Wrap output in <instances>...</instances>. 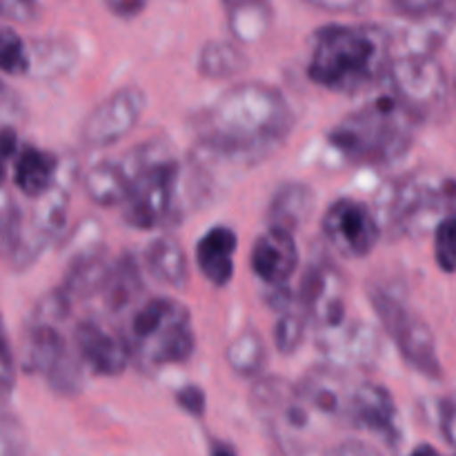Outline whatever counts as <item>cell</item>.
<instances>
[{
	"mask_svg": "<svg viewBox=\"0 0 456 456\" xmlns=\"http://www.w3.org/2000/svg\"><path fill=\"white\" fill-rule=\"evenodd\" d=\"M294 127L283 92L265 83L234 85L194 118L190 165L212 185L216 172H236L270 156Z\"/></svg>",
	"mask_w": 456,
	"mask_h": 456,
	"instance_id": "cell-1",
	"label": "cell"
},
{
	"mask_svg": "<svg viewBox=\"0 0 456 456\" xmlns=\"http://www.w3.org/2000/svg\"><path fill=\"white\" fill-rule=\"evenodd\" d=\"M392 36L374 25H325L316 29L307 76L337 94H359L387 76Z\"/></svg>",
	"mask_w": 456,
	"mask_h": 456,
	"instance_id": "cell-2",
	"label": "cell"
},
{
	"mask_svg": "<svg viewBox=\"0 0 456 456\" xmlns=\"http://www.w3.org/2000/svg\"><path fill=\"white\" fill-rule=\"evenodd\" d=\"M419 125L395 94H379L330 129L328 145L347 163L392 165L408 154Z\"/></svg>",
	"mask_w": 456,
	"mask_h": 456,
	"instance_id": "cell-3",
	"label": "cell"
},
{
	"mask_svg": "<svg viewBox=\"0 0 456 456\" xmlns=\"http://www.w3.org/2000/svg\"><path fill=\"white\" fill-rule=\"evenodd\" d=\"M252 408L285 456H332L323 444L328 423L301 399L297 386L279 377H263L252 387Z\"/></svg>",
	"mask_w": 456,
	"mask_h": 456,
	"instance_id": "cell-4",
	"label": "cell"
},
{
	"mask_svg": "<svg viewBox=\"0 0 456 456\" xmlns=\"http://www.w3.org/2000/svg\"><path fill=\"white\" fill-rule=\"evenodd\" d=\"M71 181H74V165L62 160L61 176L52 190L38 199H31L27 209L18 205L13 208L7 234L0 245V256H4L13 270H27L34 265L47 245L62 234L69 214Z\"/></svg>",
	"mask_w": 456,
	"mask_h": 456,
	"instance_id": "cell-5",
	"label": "cell"
},
{
	"mask_svg": "<svg viewBox=\"0 0 456 456\" xmlns=\"http://www.w3.org/2000/svg\"><path fill=\"white\" fill-rule=\"evenodd\" d=\"M454 200L456 181L452 178L412 174L386 190L379 225L396 236H421L435 230Z\"/></svg>",
	"mask_w": 456,
	"mask_h": 456,
	"instance_id": "cell-6",
	"label": "cell"
},
{
	"mask_svg": "<svg viewBox=\"0 0 456 456\" xmlns=\"http://www.w3.org/2000/svg\"><path fill=\"white\" fill-rule=\"evenodd\" d=\"M58 325L61 321L31 312L22 334V368L43 377L56 395L76 396L85 387V365Z\"/></svg>",
	"mask_w": 456,
	"mask_h": 456,
	"instance_id": "cell-7",
	"label": "cell"
},
{
	"mask_svg": "<svg viewBox=\"0 0 456 456\" xmlns=\"http://www.w3.org/2000/svg\"><path fill=\"white\" fill-rule=\"evenodd\" d=\"M178 185H181V165L172 150L165 147L150 160L132 181L123 218L134 230L150 232L163 223H169L178 212Z\"/></svg>",
	"mask_w": 456,
	"mask_h": 456,
	"instance_id": "cell-8",
	"label": "cell"
},
{
	"mask_svg": "<svg viewBox=\"0 0 456 456\" xmlns=\"http://www.w3.org/2000/svg\"><path fill=\"white\" fill-rule=\"evenodd\" d=\"M370 303L405 363L423 377L439 381L444 377V368L436 354L435 334L426 321L410 312L401 298L392 297L381 288L370 289Z\"/></svg>",
	"mask_w": 456,
	"mask_h": 456,
	"instance_id": "cell-9",
	"label": "cell"
},
{
	"mask_svg": "<svg viewBox=\"0 0 456 456\" xmlns=\"http://www.w3.org/2000/svg\"><path fill=\"white\" fill-rule=\"evenodd\" d=\"M386 78L390 83V92L417 116L419 123L436 118L448 107V76L435 56H395Z\"/></svg>",
	"mask_w": 456,
	"mask_h": 456,
	"instance_id": "cell-10",
	"label": "cell"
},
{
	"mask_svg": "<svg viewBox=\"0 0 456 456\" xmlns=\"http://www.w3.org/2000/svg\"><path fill=\"white\" fill-rule=\"evenodd\" d=\"M325 240L343 258H365L374 252L383 230L372 209L361 200L343 196L337 199L321 218Z\"/></svg>",
	"mask_w": 456,
	"mask_h": 456,
	"instance_id": "cell-11",
	"label": "cell"
},
{
	"mask_svg": "<svg viewBox=\"0 0 456 456\" xmlns=\"http://www.w3.org/2000/svg\"><path fill=\"white\" fill-rule=\"evenodd\" d=\"M346 276L330 258H314L303 272L297 289V303L305 312L314 330L330 328L347 319Z\"/></svg>",
	"mask_w": 456,
	"mask_h": 456,
	"instance_id": "cell-12",
	"label": "cell"
},
{
	"mask_svg": "<svg viewBox=\"0 0 456 456\" xmlns=\"http://www.w3.org/2000/svg\"><path fill=\"white\" fill-rule=\"evenodd\" d=\"M147 107V96L138 87H123L98 102L83 120L80 138L87 147L102 150L134 132Z\"/></svg>",
	"mask_w": 456,
	"mask_h": 456,
	"instance_id": "cell-13",
	"label": "cell"
},
{
	"mask_svg": "<svg viewBox=\"0 0 456 456\" xmlns=\"http://www.w3.org/2000/svg\"><path fill=\"white\" fill-rule=\"evenodd\" d=\"M356 383L359 379L352 377V370L325 363L307 370L305 377L294 386L312 412L328 426L352 428L350 410Z\"/></svg>",
	"mask_w": 456,
	"mask_h": 456,
	"instance_id": "cell-14",
	"label": "cell"
},
{
	"mask_svg": "<svg viewBox=\"0 0 456 456\" xmlns=\"http://www.w3.org/2000/svg\"><path fill=\"white\" fill-rule=\"evenodd\" d=\"M316 347L325 361L346 370H368L381 356V338L372 325L363 321H341L316 330Z\"/></svg>",
	"mask_w": 456,
	"mask_h": 456,
	"instance_id": "cell-15",
	"label": "cell"
},
{
	"mask_svg": "<svg viewBox=\"0 0 456 456\" xmlns=\"http://www.w3.org/2000/svg\"><path fill=\"white\" fill-rule=\"evenodd\" d=\"M74 347L85 368L102 377H118L132 363L127 334L101 319H83L76 323Z\"/></svg>",
	"mask_w": 456,
	"mask_h": 456,
	"instance_id": "cell-16",
	"label": "cell"
},
{
	"mask_svg": "<svg viewBox=\"0 0 456 456\" xmlns=\"http://www.w3.org/2000/svg\"><path fill=\"white\" fill-rule=\"evenodd\" d=\"M191 323V314L183 303L167 297L147 298L138 305L129 325L127 341L132 347V361L141 359L151 346L172 334L174 330Z\"/></svg>",
	"mask_w": 456,
	"mask_h": 456,
	"instance_id": "cell-17",
	"label": "cell"
},
{
	"mask_svg": "<svg viewBox=\"0 0 456 456\" xmlns=\"http://www.w3.org/2000/svg\"><path fill=\"white\" fill-rule=\"evenodd\" d=\"M249 267L254 276L267 288L289 285L292 276L298 270V245L292 232L267 227L252 245L249 252Z\"/></svg>",
	"mask_w": 456,
	"mask_h": 456,
	"instance_id": "cell-18",
	"label": "cell"
},
{
	"mask_svg": "<svg viewBox=\"0 0 456 456\" xmlns=\"http://www.w3.org/2000/svg\"><path fill=\"white\" fill-rule=\"evenodd\" d=\"M350 426L354 430H368L372 435H379L387 444H396L399 426H396V403L390 390L379 383L359 379L354 395H352Z\"/></svg>",
	"mask_w": 456,
	"mask_h": 456,
	"instance_id": "cell-19",
	"label": "cell"
},
{
	"mask_svg": "<svg viewBox=\"0 0 456 456\" xmlns=\"http://www.w3.org/2000/svg\"><path fill=\"white\" fill-rule=\"evenodd\" d=\"M236 245V232L227 225L212 227L196 243V265L200 274L216 288H225L234 276Z\"/></svg>",
	"mask_w": 456,
	"mask_h": 456,
	"instance_id": "cell-20",
	"label": "cell"
},
{
	"mask_svg": "<svg viewBox=\"0 0 456 456\" xmlns=\"http://www.w3.org/2000/svg\"><path fill=\"white\" fill-rule=\"evenodd\" d=\"M13 185L27 199H38L52 190L62 169V160L52 151H45L34 145H22L12 160Z\"/></svg>",
	"mask_w": 456,
	"mask_h": 456,
	"instance_id": "cell-21",
	"label": "cell"
},
{
	"mask_svg": "<svg viewBox=\"0 0 456 456\" xmlns=\"http://www.w3.org/2000/svg\"><path fill=\"white\" fill-rule=\"evenodd\" d=\"M314 208V190H312L310 185H305V183L289 181L283 183L270 199L265 221L270 227H279V230L297 234V230H301V227L310 221Z\"/></svg>",
	"mask_w": 456,
	"mask_h": 456,
	"instance_id": "cell-22",
	"label": "cell"
},
{
	"mask_svg": "<svg viewBox=\"0 0 456 456\" xmlns=\"http://www.w3.org/2000/svg\"><path fill=\"white\" fill-rule=\"evenodd\" d=\"M83 187L92 203L101 208H120L132 190V178L120 160H102L83 174Z\"/></svg>",
	"mask_w": 456,
	"mask_h": 456,
	"instance_id": "cell-23",
	"label": "cell"
},
{
	"mask_svg": "<svg viewBox=\"0 0 456 456\" xmlns=\"http://www.w3.org/2000/svg\"><path fill=\"white\" fill-rule=\"evenodd\" d=\"M145 267L156 281L169 288H185L190 279V263L185 249L172 236H159L145 249Z\"/></svg>",
	"mask_w": 456,
	"mask_h": 456,
	"instance_id": "cell-24",
	"label": "cell"
},
{
	"mask_svg": "<svg viewBox=\"0 0 456 456\" xmlns=\"http://www.w3.org/2000/svg\"><path fill=\"white\" fill-rule=\"evenodd\" d=\"M225 7L232 38L240 45H254L263 40L274 20L270 0H232Z\"/></svg>",
	"mask_w": 456,
	"mask_h": 456,
	"instance_id": "cell-25",
	"label": "cell"
},
{
	"mask_svg": "<svg viewBox=\"0 0 456 456\" xmlns=\"http://www.w3.org/2000/svg\"><path fill=\"white\" fill-rule=\"evenodd\" d=\"M142 292L141 270H138V261L132 254H125L116 263H111L110 279H107L105 288H102V297H105L107 307L111 312L127 310L132 303L138 301Z\"/></svg>",
	"mask_w": 456,
	"mask_h": 456,
	"instance_id": "cell-26",
	"label": "cell"
},
{
	"mask_svg": "<svg viewBox=\"0 0 456 456\" xmlns=\"http://www.w3.org/2000/svg\"><path fill=\"white\" fill-rule=\"evenodd\" d=\"M225 361L239 377L258 379L267 365L265 341L256 330H245L225 347Z\"/></svg>",
	"mask_w": 456,
	"mask_h": 456,
	"instance_id": "cell-27",
	"label": "cell"
},
{
	"mask_svg": "<svg viewBox=\"0 0 456 456\" xmlns=\"http://www.w3.org/2000/svg\"><path fill=\"white\" fill-rule=\"evenodd\" d=\"M76 62V49L65 40H36L29 45V74L36 78H56Z\"/></svg>",
	"mask_w": 456,
	"mask_h": 456,
	"instance_id": "cell-28",
	"label": "cell"
},
{
	"mask_svg": "<svg viewBox=\"0 0 456 456\" xmlns=\"http://www.w3.org/2000/svg\"><path fill=\"white\" fill-rule=\"evenodd\" d=\"M248 67V58L239 45L227 40H212L199 53V74L212 80H225L240 74Z\"/></svg>",
	"mask_w": 456,
	"mask_h": 456,
	"instance_id": "cell-29",
	"label": "cell"
},
{
	"mask_svg": "<svg viewBox=\"0 0 456 456\" xmlns=\"http://www.w3.org/2000/svg\"><path fill=\"white\" fill-rule=\"evenodd\" d=\"M276 325H274V343L276 350L281 354H294L298 347L305 341L307 328H310V319H307L305 312L301 310L297 301L292 303L285 310L276 312Z\"/></svg>",
	"mask_w": 456,
	"mask_h": 456,
	"instance_id": "cell-30",
	"label": "cell"
},
{
	"mask_svg": "<svg viewBox=\"0 0 456 456\" xmlns=\"http://www.w3.org/2000/svg\"><path fill=\"white\" fill-rule=\"evenodd\" d=\"M0 71L7 76L29 74V45L4 25H0Z\"/></svg>",
	"mask_w": 456,
	"mask_h": 456,
	"instance_id": "cell-31",
	"label": "cell"
},
{
	"mask_svg": "<svg viewBox=\"0 0 456 456\" xmlns=\"http://www.w3.org/2000/svg\"><path fill=\"white\" fill-rule=\"evenodd\" d=\"M435 258L444 272H456V200L435 225Z\"/></svg>",
	"mask_w": 456,
	"mask_h": 456,
	"instance_id": "cell-32",
	"label": "cell"
},
{
	"mask_svg": "<svg viewBox=\"0 0 456 456\" xmlns=\"http://www.w3.org/2000/svg\"><path fill=\"white\" fill-rule=\"evenodd\" d=\"M13 386H16V356H13L12 341H9L7 328L0 314V403L12 396Z\"/></svg>",
	"mask_w": 456,
	"mask_h": 456,
	"instance_id": "cell-33",
	"label": "cell"
},
{
	"mask_svg": "<svg viewBox=\"0 0 456 456\" xmlns=\"http://www.w3.org/2000/svg\"><path fill=\"white\" fill-rule=\"evenodd\" d=\"M27 448L25 430L13 414L0 405V456H22Z\"/></svg>",
	"mask_w": 456,
	"mask_h": 456,
	"instance_id": "cell-34",
	"label": "cell"
},
{
	"mask_svg": "<svg viewBox=\"0 0 456 456\" xmlns=\"http://www.w3.org/2000/svg\"><path fill=\"white\" fill-rule=\"evenodd\" d=\"M392 12L403 18H423L439 12H454L456 0H390Z\"/></svg>",
	"mask_w": 456,
	"mask_h": 456,
	"instance_id": "cell-35",
	"label": "cell"
},
{
	"mask_svg": "<svg viewBox=\"0 0 456 456\" xmlns=\"http://www.w3.org/2000/svg\"><path fill=\"white\" fill-rule=\"evenodd\" d=\"M20 145H18V132L13 125H3L0 127V191H3L4 178H7V167L18 154Z\"/></svg>",
	"mask_w": 456,
	"mask_h": 456,
	"instance_id": "cell-36",
	"label": "cell"
},
{
	"mask_svg": "<svg viewBox=\"0 0 456 456\" xmlns=\"http://www.w3.org/2000/svg\"><path fill=\"white\" fill-rule=\"evenodd\" d=\"M176 403L183 412L200 419L205 417V410H208V396L199 386H185L176 392Z\"/></svg>",
	"mask_w": 456,
	"mask_h": 456,
	"instance_id": "cell-37",
	"label": "cell"
},
{
	"mask_svg": "<svg viewBox=\"0 0 456 456\" xmlns=\"http://www.w3.org/2000/svg\"><path fill=\"white\" fill-rule=\"evenodd\" d=\"M0 16L13 22H29L36 16V0H0Z\"/></svg>",
	"mask_w": 456,
	"mask_h": 456,
	"instance_id": "cell-38",
	"label": "cell"
},
{
	"mask_svg": "<svg viewBox=\"0 0 456 456\" xmlns=\"http://www.w3.org/2000/svg\"><path fill=\"white\" fill-rule=\"evenodd\" d=\"M332 456H383L381 450L361 439H343L334 444Z\"/></svg>",
	"mask_w": 456,
	"mask_h": 456,
	"instance_id": "cell-39",
	"label": "cell"
},
{
	"mask_svg": "<svg viewBox=\"0 0 456 456\" xmlns=\"http://www.w3.org/2000/svg\"><path fill=\"white\" fill-rule=\"evenodd\" d=\"M441 432L445 441L456 448V392L441 403Z\"/></svg>",
	"mask_w": 456,
	"mask_h": 456,
	"instance_id": "cell-40",
	"label": "cell"
},
{
	"mask_svg": "<svg viewBox=\"0 0 456 456\" xmlns=\"http://www.w3.org/2000/svg\"><path fill=\"white\" fill-rule=\"evenodd\" d=\"M310 7L321 9V12H330V13H352L363 9L365 0H303Z\"/></svg>",
	"mask_w": 456,
	"mask_h": 456,
	"instance_id": "cell-41",
	"label": "cell"
},
{
	"mask_svg": "<svg viewBox=\"0 0 456 456\" xmlns=\"http://www.w3.org/2000/svg\"><path fill=\"white\" fill-rule=\"evenodd\" d=\"M18 110H20V105H18L16 94L0 80V127L12 125V118L18 114Z\"/></svg>",
	"mask_w": 456,
	"mask_h": 456,
	"instance_id": "cell-42",
	"label": "cell"
},
{
	"mask_svg": "<svg viewBox=\"0 0 456 456\" xmlns=\"http://www.w3.org/2000/svg\"><path fill=\"white\" fill-rule=\"evenodd\" d=\"M102 3L107 4V9H110L114 16L118 18H136L138 13L145 9L147 0H102Z\"/></svg>",
	"mask_w": 456,
	"mask_h": 456,
	"instance_id": "cell-43",
	"label": "cell"
},
{
	"mask_svg": "<svg viewBox=\"0 0 456 456\" xmlns=\"http://www.w3.org/2000/svg\"><path fill=\"white\" fill-rule=\"evenodd\" d=\"M209 456H239L236 450L232 448L230 444H223V441H214L212 450H209Z\"/></svg>",
	"mask_w": 456,
	"mask_h": 456,
	"instance_id": "cell-44",
	"label": "cell"
},
{
	"mask_svg": "<svg viewBox=\"0 0 456 456\" xmlns=\"http://www.w3.org/2000/svg\"><path fill=\"white\" fill-rule=\"evenodd\" d=\"M408 456H441V454L436 452V450L432 448V445L423 444V445H417V448H414L412 452H410Z\"/></svg>",
	"mask_w": 456,
	"mask_h": 456,
	"instance_id": "cell-45",
	"label": "cell"
},
{
	"mask_svg": "<svg viewBox=\"0 0 456 456\" xmlns=\"http://www.w3.org/2000/svg\"><path fill=\"white\" fill-rule=\"evenodd\" d=\"M223 3H225V4H230V3H232V0H223Z\"/></svg>",
	"mask_w": 456,
	"mask_h": 456,
	"instance_id": "cell-46",
	"label": "cell"
},
{
	"mask_svg": "<svg viewBox=\"0 0 456 456\" xmlns=\"http://www.w3.org/2000/svg\"><path fill=\"white\" fill-rule=\"evenodd\" d=\"M454 87H456V69H454Z\"/></svg>",
	"mask_w": 456,
	"mask_h": 456,
	"instance_id": "cell-47",
	"label": "cell"
}]
</instances>
